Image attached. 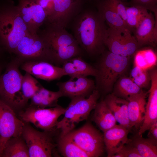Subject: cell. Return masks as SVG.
<instances>
[{"instance_id": "cell-39", "label": "cell", "mask_w": 157, "mask_h": 157, "mask_svg": "<svg viewBox=\"0 0 157 157\" xmlns=\"http://www.w3.org/2000/svg\"><path fill=\"white\" fill-rule=\"evenodd\" d=\"M1 70H2L1 67V65H0V76L1 75Z\"/></svg>"}, {"instance_id": "cell-20", "label": "cell", "mask_w": 157, "mask_h": 157, "mask_svg": "<svg viewBox=\"0 0 157 157\" xmlns=\"http://www.w3.org/2000/svg\"><path fill=\"white\" fill-rule=\"evenodd\" d=\"M147 92L142 90L140 93L127 99L128 101V112L130 126L138 129L143 121L146 104Z\"/></svg>"}, {"instance_id": "cell-15", "label": "cell", "mask_w": 157, "mask_h": 157, "mask_svg": "<svg viewBox=\"0 0 157 157\" xmlns=\"http://www.w3.org/2000/svg\"><path fill=\"white\" fill-rule=\"evenodd\" d=\"M140 47H155L157 42V14L148 12L133 32Z\"/></svg>"}, {"instance_id": "cell-13", "label": "cell", "mask_w": 157, "mask_h": 157, "mask_svg": "<svg viewBox=\"0 0 157 157\" xmlns=\"http://www.w3.org/2000/svg\"><path fill=\"white\" fill-rule=\"evenodd\" d=\"M18 0L19 12L28 31L32 34H37L47 20L45 12L36 0Z\"/></svg>"}, {"instance_id": "cell-19", "label": "cell", "mask_w": 157, "mask_h": 157, "mask_svg": "<svg viewBox=\"0 0 157 157\" xmlns=\"http://www.w3.org/2000/svg\"><path fill=\"white\" fill-rule=\"evenodd\" d=\"M94 0L97 10L109 27L116 29L124 33H131L116 10L112 0Z\"/></svg>"}, {"instance_id": "cell-1", "label": "cell", "mask_w": 157, "mask_h": 157, "mask_svg": "<svg viewBox=\"0 0 157 157\" xmlns=\"http://www.w3.org/2000/svg\"><path fill=\"white\" fill-rule=\"evenodd\" d=\"M69 24L72 34L83 51L92 56L101 54L105 51L108 27L96 9L84 7Z\"/></svg>"}, {"instance_id": "cell-2", "label": "cell", "mask_w": 157, "mask_h": 157, "mask_svg": "<svg viewBox=\"0 0 157 157\" xmlns=\"http://www.w3.org/2000/svg\"><path fill=\"white\" fill-rule=\"evenodd\" d=\"M30 33L14 1L0 0V44L3 47L14 53L22 38Z\"/></svg>"}, {"instance_id": "cell-27", "label": "cell", "mask_w": 157, "mask_h": 157, "mask_svg": "<svg viewBox=\"0 0 157 157\" xmlns=\"http://www.w3.org/2000/svg\"><path fill=\"white\" fill-rule=\"evenodd\" d=\"M58 145L61 154L66 157H90L66 135H60Z\"/></svg>"}, {"instance_id": "cell-9", "label": "cell", "mask_w": 157, "mask_h": 157, "mask_svg": "<svg viewBox=\"0 0 157 157\" xmlns=\"http://www.w3.org/2000/svg\"><path fill=\"white\" fill-rule=\"evenodd\" d=\"M23 62L28 60H41L53 63L47 46L38 34L31 33L24 36L14 53Z\"/></svg>"}, {"instance_id": "cell-36", "label": "cell", "mask_w": 157, "mask_h": 157, "mask_svg": "<svg viewBox=\"0 0 157 157\" xmlns=\"http://www.w3.org/2000/svg\"><path fill=\"white\" fill-rule=\"evenodd\" d=\"M36 0L37 3L42 7L45 12L47 16V19L53 13L54 9L53 0Z\"/></svg>"}, {"instance_id": "cell-5", "label": "cell", "mask_w": 157, "mask_h": 157, "mask_svg": "<svg viewBox=\"0 0 157 157\" xmlns=\"http://www.w3.org/2000/svg\"><path fill=\"white\" fill-rule=\"evenodd\" d=\"M99 96V91L95 89L87 98L79 97L71 99L65 109L64 117L56 124V128L61 131L60 135H65L73 131L77 124L87 119L95 107Z\"/></svg>"}, {"instance_id": "cell-37", "label": "cell", "mask_w": 157, "mask_h": 157, "mask_svg": "<svg viewBox=\"0 0 157 157\" xmlns=\"http://www.w3.org/2000/svg\"><path fill=\"white\" fill-rule=\"evenodd\" d=\"M148 134V138L155 143H157V122L150 127Z\"/></svg>"}, {"instance_id": "cell-34", "label": "cell", "mask_w": 157, "mask_h": 157, "mask_svg": "<svg viewBox=\"0 0 157 157\" xmlns=\"http://www.w3.org/2000/svg\"><path fill=\"white\" fill-rule=\"evenodd\" d=\"M112 157H141L136 149L129 143L124 145Z\"/></svg>"}, {"instance_id": "cell-12", "label": "cell", "mask_w": 157, "mask_h": 157, "mask_svg": "<svg viewBox=\"0 0 157 157\" xmlns=\"http://www.w3.org/2000/svg\"><path fill=\"white\" fill-rule=\"evenodd\" d=\"M105 44L110 52L127 57L134 54L140 48L134 36L131 33H124L116 29L110 27L108 28V36Z\"/></svg>"}, {"instance_id": "cell-8", "label": "cell", "mask_w": 157, "mask_h": 157, "mask_svg": "<svg viewBox=\"0 0 157 157\" xmlns=\"http://www.w3.org/2000/svg\"><path fill=\"white\" fill-rule=\"evenodd\" d=\"M49 132L39 131L29 123H25L22 136L28 147L29 157L52 156L55 145Z\"/></svg>"}, {"instance_id": "cell-10", "label": "cell", "mask_w": 157, "mask_h": 157, "mask_svg": "<svg viewBox=\"0 0 157 157\" xmlns=\"http://www.w3.org/2000/svg\"><path fill=\"white\" fill-rule=\"evenodd\" d=\"M54 9L45 23L65 28L84 7L85 0H53Z\"/></svg>"}, {"instance_id": "cell-38", "label": "cell", "mask_w": 157, "mask_h": 157, "mask_svg": "<svg viewBox=\"0 0 157 157\" xmlns=\"http://www.w3.org/2000/svg\"><path fill=\"white\" fill-rule=\"evenodd\" d=\"M1 144L0 143V156L1 154Z\"/></svg>"}, {"instance_id": "cell-17", "label": "cell", "mask_w": 157, "mask_h": 157, "mask_svg": "<svg viewBox=\"0 0 157 157\" xmlns=\"http://www.w3.org/2000/svg\"><path fill=\"white\" fill-rule=\"evenodd\" d=\"M63 96L71 99L77 97H85L95 89L94 81L86 76H81L76 80H70L57 84Z\"/></svg>"}, {"instance_id": "cell-31", "label": "cell", "mask_w": 157, "mask_h": 157, "mask_svg": "<svg viewBox=\"0 0 157 157\" xmlns=\"http://www.w3.org/2000/svg\"><path fill=\"white\" fill-rule=\"evenodd\" d=\"M129 78L142 89L148 88L150 85V76L147 70L142 69L135 66L131 71Z\"/></svg>"}, {"instance_id": "cell-40", "label": "cell", "mask_w": 157, "mask_h": 157, "mask_svg": "<svg viewBox=\"0 0 157 157\" xmlns=\"http://www.w3.org/2000/svg\"><path fill=\"white\" fill-rule=\"evenodd\" d=\"M126 0H121V1L123 2H124Z\"/></svg>"}, {"instance_id": "cell-22", "label": "cell", "mask_w": 157, "mask_h": 157, "mask_svg": "<svg viewBox=\"0 0 157 157\" xmlns=\"http://www.w3.org/2000/svg\"><path fill=\"white\" fill-rule=\"evenodd\" d=\"M94 109L92 120L103 133L116 125L114 116L104 101L97 103Z\"/></svg>"}, {"instance_id": "cell-41", "label": "cell", "mask_w": 157, "mask_h": 157, "mask_svg": "<svg viewBox=\"0 0 157 157\" xmlns=\"http://www.w3.org/2000/svg\"><path fill=\"white\" fill-rule=\"evenodd\" d=\"M88 0V1H92V0Z\"/></svg>"}, {"instance_id": "cell-26", "label": "cell", "mask_w": 157, "mask_h": 157, "mask_svg": "<svg viewBox=\"0 0 157 157\" xmlns=\"http://www.w3.org/2000/svg\"><path fill=\"white\" fill-rule=\"evenodd\" d=\"M134 147L141 157H157V143L137 133L129 143Z\"/></svg>"}, {"instance_id": "cell-11", "label": "cell", "mask_w": 157, "mask_h": 157, "mask_svg": "<svg viewBox=\"0 0 157 157\" xmlns=\"http://www.w3.org/2000/svg\"><path fill=\"white\" fill-rule=\"evenodd\" d=\"M24 124V122L17 117L14 110L0 99V143L1 153L6 142L10 138L22 135Z\"/></svg>"}, {"instance_id": "cell-16", "label": "cell", "mask_w": 157, "mask_h": 157, "mask_svg": "<svg viewBox=\"0 0 157 157\" xmlns=\"http://www.w3.org/2000/svg\"><path fill=\"white\" fill-rule=\"evenodd\" d=\"M151 85L148 92V101L145 107L143 122L138 133L142 135L152 125L157 122V70L152 69L149 72Z\"/></svg>"}, {"instance_id": "cell-21", "label": "cell", "mask_w": 157, "mask_h": 157, "mask_svg": "<svg viewBox=\"0 0 157 157\" xmlns=\"http://www.w3.org/2000/svg\"><path fill=\"white\" fill-rule=\"evenodd\" d=\"M104 101L112 112L117 122L130 130L128 100L118 97L113 93L108 95Z\"/></svg>"}, {"instance_id": "cell-24", "label": "cell", "mask_w": 157, "mask_h": 157, "mask_svg": "<svg viewBox=\"0 0 157 157\" xmlns=\"http://www.w3.org/2000/svg\"><path fill=\"white\" fill-rule=\"evenodd\" d=\"M0 157H29L28 147L22 135L10 138L6 142Z\"/></svg>"}, {"instance_id": "cell-25", "label": "cell", "mask_w": 157, "mask_h": 157, "mask_svg": "<svg viewBox=\"0 0 157 157\" xmlns=\"http://www.w3.org/2000/svg\"><path fill=\"white\" fill-rule=\"evenodd\" d=\"M113 93L120 98L127 99L129 97L140 93L142 89L129 77L121 76L115 83Z\"/></svg>"}, {"instance_id": "cell-6", "label": "cell", "mask_w": 157, "mask_h": 157, "mask_svg": "<svg viewBox=\"0 0 157 157\" xmlns=\"http://www.w3.org/2000/svg\"><path fill=\"white\" fill-rule=\"evenodd\" d=\"M66 135L90 157H99L104 153L105 147L103 135L89 122Z\"/></svg>"}, {"instance_id": "cell-35", "label": "cell", "mask_w": 157, "mask_h": 157, "mask_svg": "<svg viewBox=\"0 0 157 157\" xmlns=\"http://www.w3.org/2000/svg\"><path fill=\"white\" fill-rule=\"evenodd\" d=\"M62 68L66 75H69L73 79L83 76L78 72L73 63L69 60L63 64Z\"/></svg>"}, {"instance_id": "cell-32", "label": "cell", "mask_w": 157, "mask_h": 157, "mask_svg": "<svg viewBox=\"0 0 157 157\" xmlns=\"http://www.w3.org/2000/svg\"><path fill=\"white\" fill-rule=\"evenodd\" d=\"M69 60L73 63L81 76L86 77L89 76H96L97 74L96 69L85 62L81 56L74 57Z\"/></svg>"}, {"instance_id": "cell-14", "label": "cell", "mask_w": 157, "mask_h": 157, "mask_svg": "<svg viewBox=\"0 0 157 157\" xmlns=\"http://www.w3.org/2000/svg\"><path fill=\"white\" fill-rule=\"evenodd\" d=\"M21 69L36 78L47 81L60 79L66 75L62 67L55 65L48 62L28 60L22 62Z\"/></svg>"}, {"instance_id": "cell-7", "label": "cell", "mask_w": 157, "mask_h": 157, "mask_svg": "<svg viewBox=\"0 0 157 157\" xmlns=\"http://www.w3.org/2000/svg\"><path fill=\"white\" fill-rule=\"evenodd\" d=\"M65 109L58 105L48 108L29 106L18 115L24 123H31L44 131L50 132L56 127L58 118L64 114Z\"/></svg>"}, {"instance_id": "cell-3", "label": "cell", "mask_w": 157, "mask_h": 157, "mask_svg": "<svg viewBox=\"0 0 157 157\" xmlns=\"http://www.w3.org/2000/svg\"><path fill=\"white\" fill-rule=\"evenodd\" d=\"M96 76V89L104 93L111 92L117 80L128 67L129 57L105 51L101 54Z\"/></svg>"}, {"instance_id": "cell-4", "label": "cell", "mask_w": 157, "mask_h": 157, "mask_svg": "<svg viewBox=\"0 0 157 157\" xmlns=\"http://www.w3.org/2000/svg\"><path fill=\"white\" fill-rule=\"evenodd\" d=\"M22 63L16 57L0 76V99L14 110L22 108L27 103L21 89L23 76L19 67Z\"/></svg>"}, {"instance_id": "cell-23", "label": "cell", "mask_w": 157, "mask_h": 157, "mask_svg": "<svg viewBox=\"0 0 157 157\" xmlns=\"http://www.w3.org/2000/svg\"><path fill=\"white\" fill-rule=\"evenodd\" d=\"M63 96L61 92L59 90L56 92L51 91L42 85L31 98L30 106L40 108L54 107L58 105V99Z\"/></svg>"}, {"instance_id": "cell-42", "label": "cell", "mask_w": 157, "mask_h": 157, "mask_svg": "<svg viewBox=\"0 0 157 157\" xmlns=\"http://www.w3.org/2000/svg\"><path fill=\"white\" fill-rule=\"evenodd\" d=\"M0 51H1V48H0Z\"/></svg>"}, {"instance_id": "cell-33", "label": "cell", "mask_w": 157, "mask_h": 157, "mask_svg": "<svg viewBox=\"0 0 157 157\" xmlns=\"http://www.w3.org/2000/svg\"><path fill=\"white\" fill-rule=\"evenodd\" d=\"M132 6L143 7L147 10L157 14V0H131L129 3Z\"/></svg>"}, {"instance_id": "cell-28", "label": "cell", "mask_w": 157, "mask_h": 157, "mask_svg": "<svg viewBox=\"0 0 157 157\" xmlns=\"http://www.w3.org/2000/svg\"><path fill=\"white\" fill-rule=\"evenodd\" d=\"M135 66L147 70L155 65L157 63V55L152 49L137 50L134 54Z\"/></svg>"}, {"instance_id": "cell-18", "label": "cell", "mask_w": 157, "mask_h": 157, "mask_svg": "<svg viewBox=\"0 0 157 157\" xmlns=\"http://www.w3.org/2000/svg\"><path fill=\"white\" fill-rule=\"evenodd\" d=\"M130 130L120 125H116L104 132L103 138L107 156L112 157L131 139L128 138Z\"/></svg>"}, {"instance_id": "cell-30", "label": "cell", "mask_w": 157, "mask_h": 157, "mask_svg": "<svg viewBox=\"0 0 157 157\" xmlns=\"http://www.w3.org/2000/svg\"><path fill=\"white\" fill-rule=\"evenodd\" d=\"M42 85L31 75L26 72L23 76L21 89L24 97L27 102L38 91Z\"/></svg>"}, {"instance_id": "cell-29", "label": "cell", "mask_w": 157, "mask_h": 157, "mask_svg": "<svg viewBox=\"0 0 157 157\" xmlns=\"http://www.w3.org/2000/svg\"><path fill=\"white\" fill-rule=\"evenodd\" d=\"M148 12L147 9L142 7H126V25L131 33L133 32Z\"/></svg>"}]
</instances>
